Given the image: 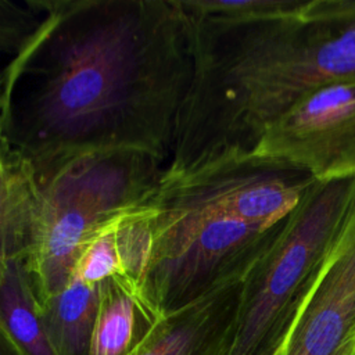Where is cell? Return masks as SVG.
<instances>
[{"mask_svg":"<svg viewBox=\"0 0 355 355\" xmlns=\"http://www.w3.org/2000/svg\"><path fill=\"white\" fill-rule=\"evenodd\" d=\"M119 218L105 225L90 239L73 268L72 277L92 286H100L112 276H126L118 234Z\"/></svg>","mask_w":355,"mask_h":355,"instance_id":"obj_14","label":"cell"},{"mask_svg":"<svg viewBox=\"0 0 355 355\" xmlns=\"http://www.w3.org/2000/svg\"><path fill=\"white\" fill-rule=\"evenodd\" d=\"M0 355H25V354L7 334L0 331Z\"/></svg>","mask_w":355,"mask_h":355,"instance_id":"obj_16","label":"cell"},{"mask_svg":"<svg viewBox=\"0 0 355 355\" xmlns=\"http://www.w3.org/2000/svg\"><path fill=\"white\" fill-rule=\"evenodd\" d=\"M193 72L182 0H46L1 69V150L35 171L104 150L168 165Z\"/></svg>","mask_w":355,"mask_h":355,"instance_id":"obj_1","label":"cell"},{"mask_svg":"<svg viewBox=\"0 0 355 355\" xmlns=\"http://www.w3.org/2000/svg\"><path fill=\"white\" fill-rule=\"evenodd\" d=\"M355 200V178L315 182L241 280L227 355H270L319 273Z\"/></svg>","mask_w":355,"mask_h":355,"instance_id":"obj_4","label":"cell"},{"mask_svg":"<svg viewBox=\"0 0 355 355\" xmlns=\"http://www.w3.org/2000/svg\"><path fill=\"white\" fill-rule=\"evenodd\" d=\"M184 8L194 14L229 18H259L288 12L301 0H182Z\"/></svg>","mask_w":355,"mask_h":355,"instance_id":"obj_15","label":"cell"},{"mask_svg":"<svg viewBox=\"0 0 355 355\" xmlns=\"http://www.w3.org/2000/svg\"><path fill=\"white\" fill-rule=\"evenodd\" d=\"M166 164L137 150L85 153L33 173L40 191L35 247L24 262L37 301L58 294L90 239L154 202Z\"/></svg>","mask_w":355,"mask_h":355,"instance_id":"obj_3","label":"cell"},{"mask_svg":"<svg viewBox=\"0 0 355 355\" xmlns=\"http://www.w3.org/2000/svg\"><path fill=\"white\" fill-rule=\"evenodd\" d=\"M0 331L25 355H57L40 319L25 263L18 259L0 262Z\"/></svg>","mask_w":355,"mask_h":355,"instance_id":"obj_13","label":"cell"},{"mask_svg":"<svg viewBox=\"0 0 355 355\" xmlns=\"http://www.w3.org/2000/svg\"><path fill=\"white\" fill-rule=\"evenodd\" d=\"M154 208L153 245L140 291L157 316L243 279L287 219L259 226L226 215Z\"/></svg>","mask_w":355,"mask_h":355,"instance_id":"obj_5","label":"cell"},{"mask_svg":"<svg viewBox=\"0 0 355 355\" xmlns=\"http://www.w3.org/2000/svg\"><path fill=\"white\" fill-rule=\"evenodd\" d=\"M270 355H355V200Z\"/></svg>","mask_w":355,"mask_h":355,"instance_id":"obj_8","label":"cell"},{"mask_svg":"<svg viewBox=\"0 0 355 355\" xmlns=\"http://www.w3.org/2000/svg\"><path fill=\"white\" fill-rule=\"evenodd\" d=\"M315 182L290 162L252 151L182 172L165 169L154 204L275 226L298 207Z\"/></svg>","mask_w":355,"mask_h":355,"instance_id":"obj_6","label":"cell"},{"mask_svg":"<svg viewBox=\"0 0 355 355\" xmlns=\"http://www.w3.org/2000/svg\"><path fill=\"white\" fill-rule=\"evenodd\" d=\"M0 159V262H25L36 243L40 191L26 159L7 150Z\"/></svg>","mask_w":355,"mask_h":355,"instance_id":"obj_11","label":"cell"},{"mask_svg":"<svg viewBox=\"0 0 355 355\" xmlns=\"http://www.w3.org/2000/svg\"><path fill=\"white\" fill-rule=\"evenodd\" d=\"M100 286L76 277L55 295L37 305L39 315L57 355H87L98 308Z\"/></svg>","mask_w":355,"mask_h":355,"instance_id":"obj_12","label":"cell"},{"mask_svg":"<svg viewBox=\"0 0 355 355\" xmlns=\"http://www.w3.org/2000/svg\"><path fill=\"white\" fill-rule=\"evenodd\" d=\"M158 318L133 279L104 280L87 355H129Z\"/></svg>","mask_w":355,"mask_h":355,"instance_id":"obj_10","label":"cell"},{"mask_svg":"<svg viewBox=\"0 0 355 355\" xmlns=\"http://www.w3.org/2000/svg\"><path fill=\"white\" fill-rule=\"evenodd\" d=\"M241 280H230L158 318L129 355H227Z\"/></svg>","mask_w":355,"mask_h":355,"instance_id":"obj_9","label":"cell"},{"mask_svg":"<svg viewBox=\"0 0 355 355\" xmlns=\"http://www.w3.org/2000/svg\"><path fill=\"white\" fill-rule=\"evenodd\" d=\"M209 107L245 144L308 93L355 78V0H301L291 11L223 18L201 58Z\"/></svg>","mask_w":355,"mask_h":355,"instance_id":"obj_2","label":"cell"},{"mask_svg":"<svg viewBox=\"0 0 355 355\" xmlns=\"http://www.w3.org/2000/svg\"><path fill=\"white\" fill-rule=\"evenodd\" d=\"M255 151L318 182L355 178V78L304 96L265 132Z\"/></svg>","mask_w":355,"mask_h":355,"instance_id":"obj_7","label":"cell"}]
</instances>
